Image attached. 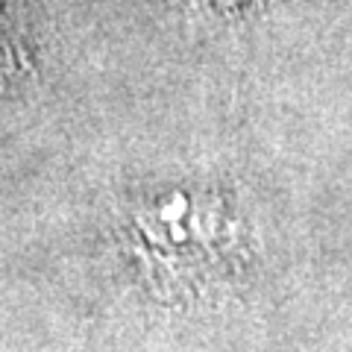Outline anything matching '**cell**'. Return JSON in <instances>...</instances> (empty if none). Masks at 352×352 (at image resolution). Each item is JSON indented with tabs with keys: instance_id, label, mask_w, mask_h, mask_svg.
I'll return each instance as SVG.
<instances>
[{
	"instance_id": "1",
	"label": "cell",
	"mask_w": 352,
	"mask_h": 352,
	"mask_svg": "<svg viewBox=\"0 0 352 352\" xmlns=\"http://www.w3.org/2000/svg\"><path fill=\"white\" fill-rule=\"evenodd\" d=\"M27 12L21 0H0V85L30 74Z\"/></svg>"
},
{
	"instance_id": "2",
	"label": "cell",
	"mask_w": 352,
	"mask_h": 352,
	"mask_svg": "<svg viewBox=\"0 0 352 352\" xmlns=\"http://www.w3.org/2000/svg\"><path fill=\"white\" fill-rule=\"evenodd\" d=\"M217 3H226V6H244V3H252V0H217Z\"/></svg>"
}]
</instances>
